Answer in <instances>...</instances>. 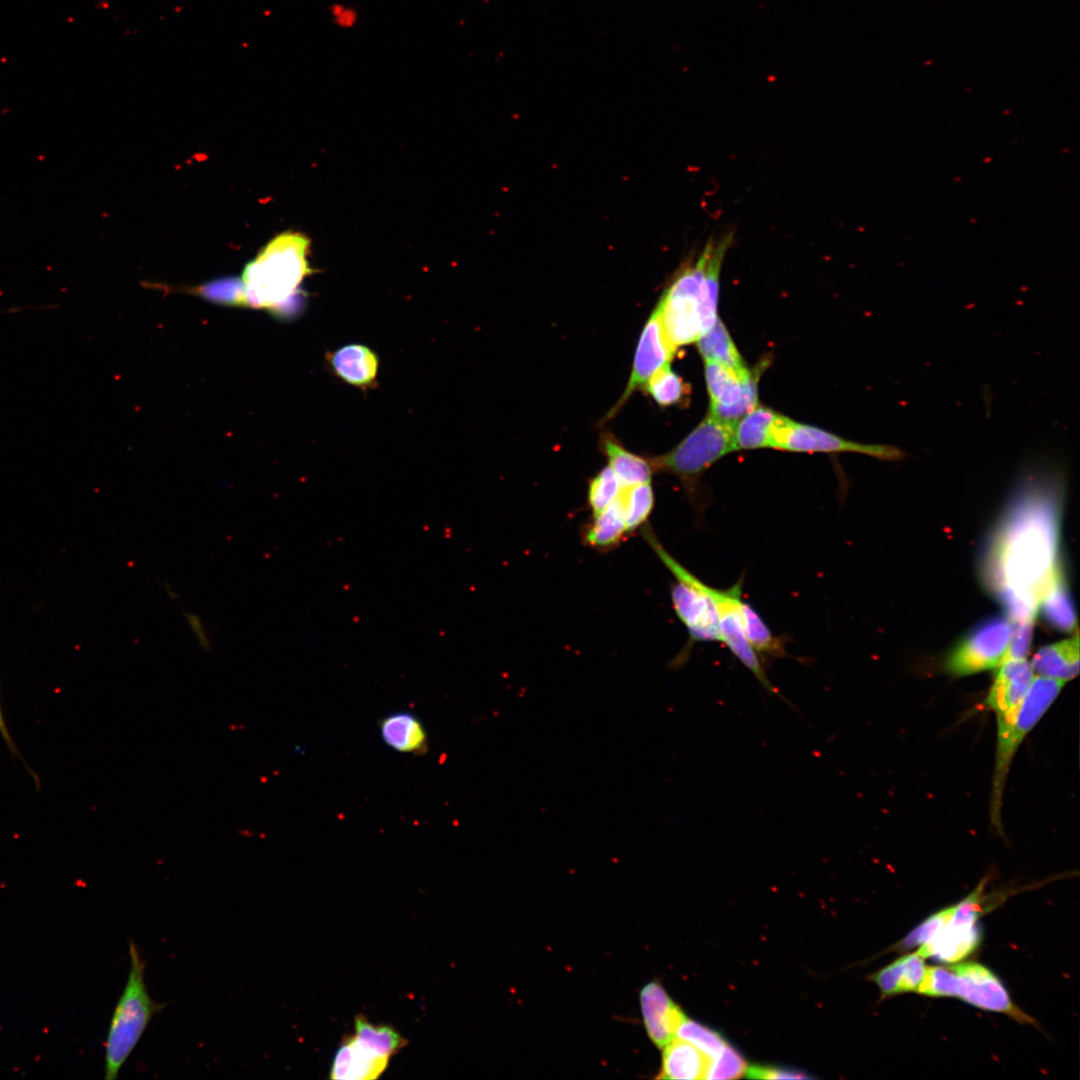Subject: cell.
I'll use <instances>...</instances> for the list:
<instances>
[{"label": "cell", "instance_id": "obj_1", "mask_svg": "<svg viewBox=\"0 0 1080 1080\" xmlns=\"http://www.w3.org/2000/svg\"><path fill=\"white\" fill-rule=\"evenodd\" d=\"M1063 495V473L1055 464H1030L985 549L983 580L1014 622L1034 621L1042 598L1062 574L1057 553Z\"/></svg>", "mask_w": 1080, "mask_h": 1080}, {"label": "cell", "instance_id": "obj_2", "mask_svg": "<svg viewBox=\"0 0 1080 1080\" xmlns=\"http://www.w3.org/2000/svg\"><path fill=\"white\" fill-rule=\"evenodd\" d=\"M309 248L310 240L299 232H283L270 240L243 270L247 306L279 312L296 300L312 273Z\"/></svg>", "mask_w": 1080, "mask_h": 1080}, {"label": "cell", "instance_id": "obj_3", "mask_svg": "<svg viewBox=\"0 0 1080 1080\" xmlns=\"http://www.w3.org/2000/svg\"><path fill=\"white\" fill-rule=\"evenodd\" d=\"M731 241L727 234L708 241L698 257L678 272L657 303L665 335L676 350L696 342L701 335L704 281L712 263L725 256Z\"/></svg>", "mask_w": 1080, "mask_h": 1080}, {"label": "cell", "instance_id": "obj_4", "mask_svg": "<svg viewBox=\"0 0 1080 1080\" xmlns=\"http://www.w3.org/2000/svg\"><path fill=\"white\" fill-rule=\"evenodd\" d=\"M130 969L124 990L115 1006L105 1041V1079L117 1078L155 1014L167 1003H157L145 982L146 963L130 939Z\"/></svg>", "mask_w": 1080, "mask_h": 1080}, {"label": "cell", "instance_id": "obj_5", "mask_svg": "<svg viewBox=\"0 0 1080 1080\" xmlns=\"http://www.w3.org/2000/svg\"><path fill=\"white\" fill-rule=\"evenodd\" d=\"M641 534L675 578L670 590L671 602L677 617L689 633L690 641H721L718 616L707 593V584L668 553L650 526L642 527Z\"/></svg>", "mask_w": 1080, "mask_h": 1080}, {"label": "cell", "instance_id": "obj_6", "mask_svg": "<svg viewBox=\"0 0 1080 1080\" xmlns=\"http://www.w3.org/2000/svg\"><path fill=\"white\" fill-rule=\"evenodd\" d=\"M733 428L709 414L672 450L650 458L654 472L672 474L693 490L704 471L735 450Z\"/></svg>", "mask_w": 1080, "mask_h": 1080}, {"label": "cell", "instance_id": "obj_7", "mask_svg": "<svg viewBox=\"0 0 1080 1080\" xmlns=\"http://www.w3.org/2000/svg\"><path fill=\"white\" fill-rule=\"evenodd\" d=\"M1064 685L1065 682L1060 680L1034 676L1015 719L1002 735L997 736L991 800V817L997 827H1001L1003 789L1015 753L1026 735L1058 697Z\"/></svg>", "mask_w": 1080, "mask_h": 1080}, {"label": "cell", "instance_id": "obj_8", "mask_svg": "<svg viewBox=\"0 0 1080 1080\" xmlns=\"http://www.w3.org/2000/svg\"><path fill=\"white\" fill-rule=\"evenodd\" d=\"M1012 623L990 618L974 627L948 655L945 668L953 676H967L998 668L1005 660Z\"/></svg>", "mask_w": 1080, "mask_h": 1080}, {"label": "cell", "instance_id": "obj_9", "mask_svg": "<svg viewBox=\"0 0 1080 1080\" xmlns=\"http://www.w3.org/2000/svg\"><path fill=\"white\" fill-rule=\"evenodd\" d=\"M982 883L960 903L953 905L948 922L916 951L920 956L941 962L953 963L965 959L981 940L977 924L983 912Z\"/></svg>", "mask_w": 1080, "mask_h": 1080}, {"label": "cell", "instance_id": "obj_10", "mask_svg": "<svg viewBox=\"0 0 1080 1080\" xmlns=\"http://www.w3.org/2000/svg\"><path fill=\"white\" fill-rule=\"evenodd\" d=\"M761 368V367H760ZM760 368L741 375L717 362L705 361L710 415L732 426L758 405Z\"/></svg>", "mask_w": 1080, "mask_h": 1080}, {"label": "cell", "instance_id": "obj_11", "mask_svg": "<svg viewBox=\"0 0 1080 1080\" xmlns=\"http://www.w3.org/2000/svg\"><path fill=\"white\" fill-rule=\"evenodd\" d=\"M706 590L717 612L721 641L755 676L768 693L784 699L777 688L770 682L756 651L746 639L741 617V582L726 590H719L707 585Z\"/></svg>", "mask_w": 1080, "mask_h": 1080}, {"label": "cell", "instance_id": "obj_12", "mask_svg": "<svg viewBox=\"0 0 1080 1080\" xmlns=\"http://www.w3.org/2000/svg\"><path fill=\"white\" fill-rule=\"evenodd\" d=\"M773 448L809 453L856 452L887 461H897L904 457V453L895 446L853 442L818 427L797 423L790 418L779 428Z\"/></svg>", "mask_w": 1080, "mask_h": 1080}, {"label": "cell", "instance_id": "obj_13", "mask_svg": "<svg viewBox=\"0 0 1080 1080\" xmlns=\"http://www.w3.org/2000/svg\"><path fill=\"white\" fill-rule=\"evenodd\" d=\"M955 974L954 997L977 1008L1004 1013L1021 1023H1034L1011 1000L999 978L987 967L964 962L951 966Z\"/></svg>", "mask_w": 1080, "mask_h": 1080}, {"label": "cell", "instance_id": "obj_14", "mask_svg": "<svg viewBox=\"0 0 1080 1080\" xmlns=\"http://www.w3.org/2000/svg\"><path fill=\"white\" fill-rule=\"evenodd\" d=\"M676 351L665 335L660 312L656 306L640 335L626 388L604 420L616 416L629 398L638 389L643 388L657 370L670 364Z\"/></svg>", "mask_w": 1080, "mask_h": 1080}, {"label": "cell", "instance_id": "obj_15", "mask_svg": "<svg viewBox=\"0 0 1080 1080\" xmlns=\"http://www.w3.org/2000/svg\"><path fill=\"white\" fill-rule=\"evenodd\" d=\"M997 669L984 704L996 714L997 736H1000L1015 719L1034 678V671L1025 658L1008 660Z\"/></svg>", "mask_w": 1080, "mask_h": 1080}, {"label": "cell", "instance_id": "obj_16", "mask_svg": "<svg viewBox=\"0 0 1080 1080\" xmlns=\"http://www.w3.org/2000/svg\"><path fill=\"white\" fill-rule=\"evenodd\" d=\"M640 1005L647 1034L658 1048L676 1038V1030L686 1017L660 983L649 982L641 989Z\"/></svg>", "mask_w": 1080, "mask_h": 1080}, {"label": "cell", "instance_id": "obj_17", "mask_svg": "<svg viewBox=\"0 0 1080 1080\" xmlns=\"http://www.w3.org/2000/svg\"><path fill=\"white\" fill-rule=\"evenodd\" d=\"M332 372L346 384L362 390L374 387L379 370L377 354L362 344L345 345L327 354Z\"/></svg>", "mask_w": 1080, "mask_h": 1080}, {"label": "cell", "instance_id": "obj_18", "mask_svg": "<svg viewBox=\"0 0 1080 1080\" xmlns=\"http://www.w3.org/2000/svg\"><path fill=\"white\" fill-rule=\"evenodd\" d=\"M378 728L384 744L395 752L423 755L428 750L424 724L411 711L400 710L384 716Z\"/></svg>", "mask_w": 1080, "mask_h": 1080}, {"label": "cell", "instance_id": "obj_19", "mask_svg": "<svg viewBox=\"0 0 1080 1080\" xmlns=\"http://www.w3.org/2000/svg\"><path fill=\"white\" fill-rule=\"evenodd\" d=\"M389 1059L365 1050L353 1035H346L335 1054L329 1077L335 1080H373L385 1071Z\"/></svg>", "mask_w": 1080, "mask_h": 1080}, {"label": "cell", "instance_id": "obj_20", "mask_svg": "<svg viewBox=\"0 0 1080 1080\" xmlns=\"http://www.w3.org/2000/svg\"><path fill=\"white\" fill-rule=\"evenodd\" d=\"M786 418L770 408L757 405L734 425L735 450L773 448L776 434Z\"/></svg>", "mask_w": 1080, "mask_h": 1080}, {"label": "cell", "instance_id": "obj_21", "mask_svg": "<svg viewBox=\"0 0 1080 1080\" xmlns=\"http://www.w3.org/2000/svg\"><path fill=\"white\" fill-rule=\"evenodd\" d=\"M628 535L618 497L602 511L592 514L581 529L583 544L597 552L616 549Z\"/></svg>", "mask_w": 1080, "mask_h": 1080}, {"label": "cell", "instance_id": "obj_22", "mask_svg": "<svg viewBox=\"0 0 1080 1080\" xmlns=\"http://www.w3.org/2000/svg\"><path fill=\"white\" fill-rule=\"evenodd\" d=\"M1031 667L1039 676L1063 682L1074 679L1079 673L1078 631L1069 639L1039 649L1032 659Z\"/></svg>", "mask_w": 1080, "mask_h": 1080}, {"label": "cell", "instance_id": "obj_23", "mask_svg": "<svg viewBox=\"0 0 1080 1080\" xmlns=\"http://www.w3.org/2000/svg\"><path fill=\"white\" fill-rule=\"evenodd\" d=\"M600 450L622 487L651 482L654 469L650 458L629 451L613 434H601Z\"/></svg>", "mask_w": 1080, "mask_h": 1080}, {"label": "cell", "instance_id": "obj_24", "mask_svg": "<svg viewBox=\"0 0 1080 1080\" xmlns=\"http://www.w3.org/2000/svg\"><path fill=\"white\" fill-rule=\"evenodd\" d=\"M659 1079H704L709 1058L694 1045L674 1038L663 1047Z\"/></svg>", "mask_w": 1080, "mask_h": 1080}, {"label": "cell", "instance_id": "obj_25", "mask_svg": "<svg viewBox=\"0 0 1080 1080\" xmlns=\"http://www.w3.org/2000/svg\"><path fill=\"white\" fill-rule=\"evenodd\" d=\"M926 970L924 958L917 952L895 960L879 970L872 980L884 995L916 992Z\"/></svg>", "mask_w": 1080, "mask_h": 1080}, {"label": "cell", "instance_id": "obj_26", "mask_svg": "<svg viewBox=\"0 0 1080 1080\" xmlns=\"http://www.w3.org/2000/svg\"><path fill=\"white\" fill-rule=\"evenodd\" d=\"M696 342L705 361L717 362L741 375L748 372L749 369L721 319L717 318L707 331L701 333Z\"/></svg>", "mask_w": 1080, "mask_h": 1080}, {"label": "cell", "instance_id": "obj_27", "mask_svg": "<svg viewBox=\"0 0 1080 1080\" xmlns=\"http://www.w3.org/2000/svg\"><path fill=\"white\" fill-rule=\"evenodd\" d=\"M354 1028L355 1041L378 1056L391 1058L408 1043L393 1027L374 1025L361 1014L355 1017Z\"/></svg>", "mask_w": 1080, "mask_h": 1080}, {"label": "cell", "instance_id": "obj_28", "mask_svg": "<svg viewBox=\"0 0 1080 1080\" xmlns=\"http://www.w3.org/2000/svg\"><path fill=\"white\" fill-rule=\"evenodd\" d=\"M618 499L629 534L647 525L655 505L651 482L622 487Z\"/></svg>", "mask_w": 1080, "mask_h": 1080}, {"label": "cell", "instance_id": "obj_29", "mask_svg": "<svg viewBox=\"0 0 1080 1080\" xmlns=\"http://www.w3.org/2000/svg\"><path fill=\"white\" fill-rule=\"evenodd\" d=\"M741 617L747 641L756 653L773 657L786 656L784 644L773 635L767 624L747 602H741Z\"/></svg>", "mask_w": 1080, "mask_h": 1080}, {"label": "cell", "instance_id": "obj_30", "mask_svg": "<svg viewBox=\"0 0 1080 1080\" xmlns=\"http://www.w3.org/2000/svg\"><path fill=\"white\" fill-rule=\"evenodd\" d=\"M1064 584L1061 574L1045 593L1039 608L1050 624L1059 630L1070 632L1076 627V616Z\"/></svg>", "mask_w": 1080, "mask_h": 1080}, {"label": "cell", "instance_id": "obj_31", "mask_svg": "<svg viewBox=\"0 0 1080 1080\" xmlns=\"http://www.w3.org/2000/svg\"><path fill=\"white\" fill-rule=\"evenodd\" d=\"M643 389L662 407L679 404L687 394V385L670 368V364L657 370Z\"/></svg>", "mask_w": 1080, "mask_h": 1080}, {"label": "cell", "instance_id": "obj_32", "mask_svg": "<svg viewBox=\"0 0 1080 1080\" xmlns=\"http://www.w3.org/2000/svg\"><path fill=\"white\" fill-rule=\"evenodd\" d=\"M676 1038L694 1045L709 1059L719 1054L727 1044L718 1032L687 1018L679 1024L676 1030Z\"/></svg>", "mask_w": 1080, "mask_h": 1080}, {"label": "cell", "instance_id": "obj_33", "mask_svg": "<svg viewBox=\"0 0 1080 1080\" xmlns=\"http://www.w3.org/2000/svg\"><path fill=\"white\" fill-rule=\"evenodd\" d=\"M622 486L614 472L607 465L597 472L589 481L587 489V505L592 514H596L613 501H615Z\"/></svg>", "mask_w": 1080, "mask_h": 1080}, {"label": "cell", "instance_id": "obj_34", "mask_svg": "<svg viewBox=\"0 0 1080 1080\" xmlns=\"http://www.w3.org/2000/svg\"><path fill=\"white\" fill-rule=\"evenodd\" d=\"M191 293L220 304L247 306L241 278L212 281L191 289Z\"/></svg>", "mask_w": 1080, "mask_h": 1080}, {"label": "cell", "instance_id": "obj_35", "mask_svg": "<svg viewBox=\"0 0 1080 1080\" xmlns=\"http://www.w3.org/2000/svg\"><path fill=\"white\" fill-rule=\"evenodd\" d=\"M747 1069L743 1056L729 1043L715 1057L709 1059L705 1079L723 1080L741 1078Z\"/></svg>", "mask_w": 1080, "mask_h": 1080}, {"label": "cell", "instance_id": "obj_36", "mask_svg": "<svg viewBox=\"0 0 1080 1080\" xmlns=\"http://www.w3.org/2000/svg\"><path fill=\"white\" fill-rule=\"evenodd\" d=\"M953 911V906H949L941 911H938L920 925H918L913 931H911L897 946L901 950L911 949L917 946H921L928 942L937 931H939L950 919Z\"/></svg>", "mask_w": 1080, "mask_h": 1080}, {"label": "cell", "instance_id": "obj_37", "mask_svg": "<svg viewBox=\"0 0 1080 1080\" xmlns=\"http://www.w3.org/2000/svg\"><path fill=\"white\" fill-rule=\"evenodd\" d=\"M1033 622L1023 621L1012 624L1011 638L1004 662L1026 657L1032 641Z\"/></svg>", "mask_w": 1080, "mask_h": 1080}, {"label": "cell", "instance_id": "obj_38", "mask_svg": "<svg viewBox=\"0 0 1080 1080\" xmlns=\"http://www.w3.org/2000/svg\"><path fill=\"white\" fill-rule=\"evenodd\" d=\"M747 1077L752 1079H810L803 1071L778 1066L752 1065L746 1069Z\"/></svg>", "mask_w": 1080, "mask_h": 1080}, {"label": "cell", "instance_id": "obj_39", "mask_svg": "<svg viewBox=\"0 0 1080 1080\" xmlns=\"http://www.w3.org/2000/svg\"><path fill=\"white\" fill-rule=\"evenodd\" d=\"M0 736L2 737V739L5 742L6 746L8 747L10 753L13 756L18 757L25 764V767H26L27 771L33 777V779H34V781L36 783L35 785L37 787H39L40 780H39L37 774L32 769H30V767L23 760V758H22V756H21V754H20V752H19V750H18V748H17V746H16V744H15V742H14V740H13L11 734H10L9 728H8L6 722H5V718H4V715H3L1 697H0Z\"/></svg>", "mask_w": 1080, "mask_h": 1080}]
</instances>
